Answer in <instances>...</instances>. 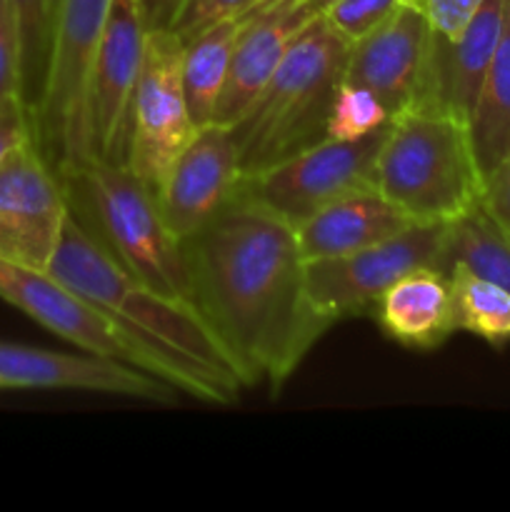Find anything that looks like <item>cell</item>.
Here are the masks:
<instances>
[{
    "label": "cell",
    "mask_w": 510,
    "mask_h": 512,
    "mask_svg": "<svg viewBox=\"0 0 510 512\" xmlns=\"http://www.w3.org/2000/svg\"><path fill=\"white\" fill-rule=\"evenodd\" d=\"M193 303L238 363L245 385L280 390L330 328L305 295L295 230L233 198L183 240Z\"/></svg>",
    "instance_id": "6da1fadb"
},
{
    "label": "cell",
    "mask_w": 510,
    "mask_h": 512,
    "mask_svg": "<svg viewBox=\"0 0 510 512\" xmlns=\"http://www.w3.org/2000/svg\"><path fill=\"white\" fill-rule=\"evenodd\" d=\"M48 273L108 313L120 328L175 360L248 388L228 345L193 303L150 288L123 268L73 213L65 220Z\"/></svg>",
    "instance_id": "7a4b0ae2"
},
{
    "label": "cell",
    "mask_w": 510,
    "mask_h": 512,
    "mask_svg": "<svg viewBox=\"0 0 510 512\" xmlns=\"http://www.w3.org/2000/svg\"><path fill=\"white\" fill-rule=\"evenodd\" d=\"M350 43L325 20H310L255 103L230 125L240 178L260 173L325 138L330 105L345 80Z\"/></svg>",
    "instance_id": "3957f363"
},
{
    "label": "cell",
    "mask_w": 510,
    "mask_h": 512,
    "mask_svg": "<svg viewBox=\"0 0 510 512\" xmlns=\"http://www.w3.org/2000/svg\"><path fill=\"white\" fill-rule=\"evenodd\" d=\"M375 190L415 225L463 218L483 195L468 125L415 105L398 110L375 158Z\"/></svg>",
    "instance_id": "277c9868"
},
{
    "label": "cell",
    "mask_w": 510,
    "mask_h": 512,
    "mask_svg": "<svg viewBox=\"0 0 510 512\" xmlns=\"http://www.w3.org/2000/svg\"><path fill=\"white\" fill-rule=\"evenodd\" d=\"M60 178L73 218L128 273L170 298L193 303L183 240L165 223L153 190L128 165L93 158Z\"/></svg>",
    "instance_id": "5b68a950"
},
{
    "label": "cell",
    "mask_w": 510,
    "mask_h": 512,
    "mask_svg": "<svg viewBox=\"0 0 510 512\" xmlns=\"http://www.w3.org/2000/svg\"><path fill=\"white\" fill-rule=\"evenodd\" d=\"M0 300L18 308L20 313L33 318L35 323L43 325L58 338L68 340L83 353L145 370V373L173 385L178 393L190 395L200 403H238L243 388L208 373V370L195 368V365L150 348L148 343L120 328L108 313H103L78 290L68 288L48 270L25 268V265L0 260Z\"/></svg>",
    "instance_id": "8992f818"
},
{
    "label": "cell",
    "mask_w": 510,
    "mask_h": 512,
    "mask_svg": "<svg viewBox=\"0 0 510 512\" xmlns=\"http://www.w3.org/2000/svg\"><path fill=\"white\" fill-rule=\"evenodd\" d=\"M113 0H58L43 98L33 113L35 143L58 175L88 163L85 93Z\"/></svg>",
    "instance_id": "52a82bcc"
},
{
    "label": "cell",
    "mask_w": 510,
    "mask_h": 512,
    "mask_svg": "<svg viewBox=\"0 0 510 512\" xmlns=\"http://www.w3.org/2000/svg\"><path fill=\"white\" fill-rule=\"evenodd\" d=\"M383 135L385 130L365 140L323 138L260 173L243 175L233 198L295 228L335 200L375 188V158Z\"/></svg>",
    "instance_id": "ba28073f"
},
{
    "label": "cell",
    "mask_w": 510,
    "mask_h": 512,
    "mask_svg": "<svg viewBox=\"0 0 510 512\" xmlns=\"http://www.w3.org/2000/svg\"><path fill=\"white\" fill-rule=\"evenodd\" d=\"M445 225H408L403 233L338 258L305 260V295L325 323L373 313L380 295L415 268L443 270Z\"/></svg>",
    "instance_id": "9c48e42d"
},
{
    "label": "cell",
    "mask_w": 510,
    "mask_h": 512,
    "mask_svg": "<svg viewBox=\"0 0 510 512\" xmlns=\"http://www.w3.org/2000/svg\"><path fill=\"white\" fill-rule=\"evenodd\" d=\"M193 133L195 123L183 90V40L173 30L148 33L130 108L125 165L158 195L170 165Z\"/></svg>",
    "instance_id": "30bf717a"
},
{
    "label": "cell",
    "mask_w": 510,
    "mask_h": 512,
    "mask_svg": "<svg viewBox=\"0 0 510 512\" xmlns=\"http://www.w3.org/2000/svg\"><path fill=\"white\" fill-rule=\"evenodd\" d=\"M68 215L63 178L35 140L20 145L0 165V260L48 270Z\"/></svg>",
    "instance_id": "8fae6325"
},
{
    "label": "cell",
    "mask_w": 510,
    "mask_h": 512,
    "mask_svg": "<svg viewBox=\"0 0 510 512\" xmlns=\"http://www.w3.org/2000/svg\"><path fill=\"white\" fill-rule=\"evenodd\" d=\"M148 28L133 0H113L85 93V138L90 160L125 165L135 88L143 70Z\"/></svg>",
    "instance_id": "7c38bea8"
},
{
    "label": "cell",
    "mask_w": 510,
    "mask_h": 512,
    "mask_svg": "<svg viewBox=\"0 0 510 512\" xmlns=\"http://www.w3.org/2000/svg\"><path fill=\"white\" fill-rule=\"evenodd\" d=\"M240 180L238 150L228 125L195 128L158 188L165 223L180 240L208 225L233 200Z\"/></svg>",
    "instance_id": "4fadbf2b"
},
{
    "label": "cell",
    "mask_w": 510,
    "mask_h": 512,
    "mask_svg": "<svg viewBox=\"0 0 510 512\" xmlns=\"http://www.w3.org/2000/svg\"><path fill=\"white\" fill-rule=\"evenodd\" d=\"M0 388L88 390L120 398L175 403L178 390L165 380L118 360L90 353H55L0 340Z\"/></svg>",
    "instance_id": "5bb4252c"
},
{
    "label": "cell",
    "mask_w": 510,
    "mask_h": 512,
    "mask_svg": "<svg viewBox=\"0 0 510 512\" xmlns=\"http://www.w3.org/2000/svg\"><path fill=\"white\" fill-rule=\"evenodd\" d=\"M505 5L508 0H483L478 13L460 35L443 38L433 33L423 78L410 105L448 113L468 125L470 110L478 100L483 80L498 50L505 23Z\"/></svg>",
    "instance_id": "9a60e30c"
},
{
    "label": "cell",
    "mask_w": 510,
    "mask_h": 512,
    "mask_svg": "<svg viewBox=\"0 0 510 512\" xmlns=\"http://www.w3.org/2000/svg\"><path fill=\"white\" fill-rule=\"evenodd\" d=\"M430 40L433 28L425 15L403 3L370 33L350 43L345 80L373 90L395 115L418 93Z\"/></svg>",
    "instance_id": "2e32d148"
},
{
    "label": "cell",
    "mask_w": 510,
    "mask_h": 512,
    "mask_svg": "<svg viewBox=\"0 0 510 512\" xmlns=\"http://www.w3.org/2000/svg\"><path fill=\"white\" fill-rule=\"evenodd\" d=\"M290 0H275L255 13L243 15L238 43L230 60L228 80L215 108L213 123L233 125L255 103L268 80L283 63L290 43L310 23Z\"/></svg>",
    "instance_id": "e0dca14e"
},
{
    "label": "cell",
    "mask_w": 510,
    "mask_h": 512,
    "mask_svg": "<svg viewBox=\"0 0 510 512\" xmlns=\"http://www.w3.org/2000/svg\"><path fill=\"white\" fill-rule=\"evenodd\" d=\"M385 338L408 350H435L455 328L450 280L438 268H415L395 280L373 308Z\"/></svg>",
    "instance_id": "ac0fdd59"
},
{
    "label": "cell",
    "mask_w": 510,
    "mask_h": 512,
    "mask_svg": "<svg viewBox=\"0 0 510 512\" xmlns=\"http://www.w3.org/2000/svg\"><path fill=\"white\" fill-rule=\"evenodd\" d=\"M410 223L375 188L340 198L295 225V240L303 260L338 258L403 233Z\"/></svg>",
    "instance_id": "d6986e66"
},
{
    "label": "cell",
    "mask_w": 510,
    "mask_h": 512,
    "mask_svg": "<svg viewBox=\"0 0 510 512\" xmlns=\"http://www.w3.org/2000/svg\"><path fill=\"white\" fill-rule=\"evenodd\" d=\"M468 135L483 180L510 160V0L498 50L470 110Z\"/></svg>",
    "instance_id": "ffe728a7"
},
{
    "label": "cell",
    "mask_w": 510,
    "mask_h": 512,
    "mask_svg": "<svg viewBox=\"0 0 510 512\" xmlns=\"http://www.w3.org/2000/svg\"><path fill=\"white\" fill-rule=\"evenodd\" d=\"M240 28L243 18H230L183 43V90L195 128L213 123Z\"/></svg>",
    "instance_id": "44dd1931"
},
{
    "label": "cell",
    "mask_w": 510,
    "mask_h": 512,
    "mask_svg": "<svg viewBox=\"0 0 510 512\" xmlns=\"http://www.w3.org/2000/svg\"><path fill=\"white\" fill-rule=\"evenodd\" d=\"M453 263L465 265L510 293V235L483 205H475L463 218L445 225L443 273Z\"/></svg>",
    "instance_id": "7402d4cb"
},
{
    "label": "cell",
    "mask_w": 510,
    "mask_h": 512,
    "mask_svg": "<svg viewBox=\"0 0 510 512\" xmlns=\"http://www.w3.org/2000/svg\"><path fill=\"white\" fill-rule=\"evenodd\" d=\"M450 280L455 308V328L475 335L485 343H510V293L490 280L480 278L465 265L453 263L445 268Z\"/></svg>",
    "instance_id": "603a6c76"
},
{
    "label": "cell",
    "mask_w": 510,
    "mask_h": 512,
    "mask_svg": "<svg viewBox=\"0 0 510 512\" xmlns=\"http://www.w3.org/2000/svg\"><path fill=\"white\" fill-rule=\"evenodd\" d=\"M18 38L20 98L35 113L48 78L58 0H8Z\"/></svg>",
    "instance_id": "cb8c5ba5"
},
{
    "label": "cell",
    "mask_w": 510,
    "mask_h": 512,
    "mask_svg": "<svg viewBox=\"0 0 510 512\" xmlns=\"http://www.w3.org/2000/svg\"><path fill=\"white\" fill-rule=\"evenodd\" d=\"M393 113L388 105L365 85L343 80L330 105L325 138L333 140H365L388 128Z\"/></svg>",
    "instance_id": "d4e9b609"
},
{
    "label": "cell",
    "mask_w": 510,
    "mask_h": 512,
    "mask_svg": "<svg viewBox=\"0 0 510 512\" xmlns=\"http://www.w3.org/2000/svg\"><path fill=\"white\" fill-rule=\"evenodd\" d=\"M403 3L405 0H340L325 13V20L348 43H355Z\"/></svg>",
    "instance_id": "484cf974"
},
{
    "label": "cell",
    "mask_w": 510,
    "mask_h": 512,
    "mask_svg": "<svg viewBox=\"0 0 510 512\" xmlns=\"http://www.w3.org/2000/svg\"><path fill=\"white\" fill-rule=\"evenodd\" d=\"M253 5L255 0H185L173 25V33L185 43L210 25L230 18H243Z\"/></svg>",
    "instance_id": "4316f807"
},
{
    "label": "cell",
    "mask_w": 510,
    "mask_h": 512,
    "mask_svg": "<svg viewBox=\"0 0 510 512\" xmlns=\"http://www.w3.org/2000/svg\"><path fill=\"white\" fill-rule=\"evenodd\" d=\"M30 140H35V123L25 100L18 93L0 95V165Z\"/></svg>",
    "instance_id": "83f0119b"
},
{
    "label": "cell",
    "mask_w": 510,
    "mask_h": 512,
    "mask_svg": "<svg viewBox=\"0 0 510 512\" xmlns=\"http://www.w3.org/2000/svg\"><path fill=\"white\" fill-rule=\"evenodd\" d=\"M405 3L415 5L425 15L433 33L455 38L473 20L483 0H405Z\"/></svg>",
    "instance_id": "f1b7e54d"
},
{
    "label": "cell",
    "mask_w": 510,
    "mask_h": 512,
    "mask_svg": "<svg viewBox=\"0 0 510 512\" xmlns=\"http://www.w3.org/2000/svg\"><path fill=\"white\" fill-rule=\"evenodd\" d=\"M20 95L18 38L8 0H0V95Z\"/></svg>",
    "instance_id": "f546056e"
},
{
    "label": "cell",
    "mask_w": 510,
    "mask_h": 512,
    "mask_svg": "<svg viewBox=\"0 0 510 512\" xmlns=\"http://www.w3.org/2000/svg\"><path fill=\"white\" fill-rule=\"evenodd\" d=\"M480 205L510 235V160L490 175H485Z\"/></svg>",
    "instance_id": "4dcf8cb0"
},
{
    "label": "cell",
    "mask_w": 510,
    "mask_h": 512,
    "mask_svg": "<svg viewBox=\"0 0 510 512\" xmlns=\"http://www.w3.org/2000/svg\"><path fill=\"white\" fill-rule=\"evenodd\" d=\"M133 3L148 33H158V30H173L185 0H133Z\"/></svg>",
    "instance_id": "1f68e13d"
},
{
    "label": "cell",
    "mask_w": 510,
    "mask_h": 512,
    "mask_svg": "<svg viewBox=\"0 0 510 512\" xmlns=\"http://www.w3.org/2000/svg\"><path fill=\"white\" fill-rule=\"evenodd\" d=\"M290 3H293L300 13L308 15V18H318V15L328 13V10L333 8L335 3H340V0H290Z\"/></svg>",
    "instance_id": "d6a6232c"
},
{
    "label": "cell",
    "mask_w": 510,
    "mask_h": 512,
    "mask_svg": "<svg viewBox=\"0 0 510 512\" xmlns=\"http://www.w3.org/2000/svg\"><path fill=\"white\" fill-rule=\"evenodd\" d=\"M270 3H275V0H255V5H253V8L248 10V13H253V10H260V8H265V5H270ZM248 13H245V15H248Z\"/></svg>",
    "instance_id": "836d02e7"
},
{
    "label": "cell",
    "mask_w": 510,
    "mask_h": 512,
    "mask_svg": "<svg viewBox=\"0 0 510 512\" xmlns=\"http://www.w3.org/2000/svg\"><path fill=\"white\" fill-rule=\"evenodd\" d=\"M0 390H3V388H0Z\"/></svg>",
    "instance_id": "e575fe53"
}]
</instances>
